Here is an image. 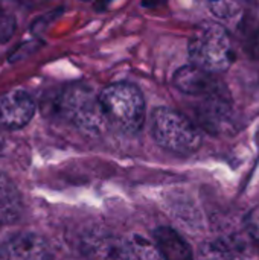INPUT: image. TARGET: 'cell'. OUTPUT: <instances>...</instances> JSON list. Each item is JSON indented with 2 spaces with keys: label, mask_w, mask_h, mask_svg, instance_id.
I'll return each mask as SVG.
<instances>
[{
  "label": "cell",
  "mask_w": 259,
  "mask_h": 260,
  "mask_svg": "<svg viewBox=\"0 0 259 260\" xmlns=\"http://www.w3.org/2000/svg\"><path fill=\"white\" fill-rule=\"evenodd\" d=\"M98 102L105 119L116 129L134 134L145 122L147 107L142 91L128 82H114L107 85L98 96Z\"/></svg>",
  "instance_id": "cell-1"
},
{
  "label": "cell",
  "mask_w": 259,
  "mask_h": 260,
  "mask_svg": "<svg viewBox=\"0 0 259 260\" xmlns=\"http://www.w3.org/2000/svg\"><path fill=\"white\" fill-rule=\"evenodd\" d=\"M189 58L194 66L209 72H226L235 61L234 43L220 24H205L189 40Z\"/></svg>",
  "instance_id": "cell-2"
},
{
  "label": "cell",
  "mask_w": 259,
  "mask_h": 260,
  "mask_svg": "<svg viewBox=\"0 0 259 260\" xmlns=\"http://www.w3.org/2000/svg\"><path fill=\"white\" fill-rule=\"evenodd\" d=\"M151 131L154 140L166 151L174 154H192L202 146V131L182 113L160 107L151 117Z\"/></svg>",
  "instance_id": "cell-3"
},
{
  "label": "cell",
  "mask_w": 259,
  "mask_h": 260,
  "mask_svg": "<svg viewBox=\"0 0 259 260\" xmlns=\"http://www.w3.org/2000/svg\"><path fill=\"white\" fill-rule=\"evenodd\" d=\"M61 114L82 129L98 131L105 123L98 98L81 87L69 88L61 96Z\"/></svg>",
  "instance_id": "cell-4"
},
{
  "label": "cell",
  "mask_w": 259,
  "mask_h": 260,
  "mask_svg": "<svg viewBox=\"0 0 259 260\" xmlns=\"http://www.w3.org/2000/svg\"><path fill=\"white\" fill-rule=\"evenodd\" d=\"M37 105L32 96L21 90H11L0 94V129H20L26 126L34 114Z\"/></svg>",
  "instance_id": "cell-5"
},
{
  "label": "cell",
  "mask_w": 259,
  "mask_h": 260,
  "mask_svg": "<svg viewBox=\"0 0 259 260\" xmlns=\"http://www.w3.org/2000/svg\"><path fill=\"white\" fill-rule=\"evenodd\" d=\"M0 260H50V248L41 236L24 232L0 245Z\"/></svg>",
  "instance_id": "cell-6"
},
{
  "label": "cell",
  "mask_w": 259,
  "mask_h": 260,
  "mask_svg": "<svg viewBox=\"0 0 259 260\" xmlns=\"http://www.w3.org/2000/svg\"><path fill=\"white\" fill-rule=\"evenodd\" d=\"M172 82L180 91L194 96H214L220 90V85L212 73L194 64L180 67L174 73Z\"/></svg>",
  "instance_id": "cell-7"
},
{
  "label": "cell",
  "mask_w": 259,
  "mask_h": 260,
  "mask_svg": "<svg viewBox=\"0 0 259 260\" xmlns=\"http://www.w3.org/2000/svg\"><path fill=\"white\" fill-rule=\"evenodd\" d=\"M154 245L163 260H194L191 247L172 229L160 227L154 232Z\"/></svg>",
  "instance_id": "cell-8"
},
{
  "label": "cell",
  "mask_w": 259,
  "mask_h": 260,
  "mask_svg": "<svg viewBox=\"0 0 259 260\" xmlns=\"http://www.w3.org/2000/svg\"><path fill=\"white\" fill-rule=\"evenodd\" d=\"M198 260H255L253 256L241 245L217 239L205 242L198 250Z\"/></svg>",
  "instance_id": "cell-9"
},
{
  "label": "cell",
  "mask_w": 259,
  "mask_h": 260,
  "mask_svg": "<svg viewBox=\"0 0 259 260\" xmlns=\"http://www.w3.org/2000/svg\"><path fill=\"white\" fill-rule=\"evenodd\" d=\"M84 253L92 260H122V238L89 236L84 239Z\"/></svg>",
  "instance_id": "cell-10"
},
{
  "label": "cell",
  "mask_w": 259,
  "mask_h": 260,
  "mask_svg": "<svg viewBox=\"0 0 259 260\" xmlns=\"http://www.w3.org/2000/svg\"><path fill=\"white\" fill-rule=\"evenodd\" d=\"M21 197L8 175L0 172V222L8 224L21 215Z\"/></svg>",
  "instance_id": "cell-11"
},
{
  "label": "cell",
  "mask_w": 259,
  "mask_h": 260,
  "mask_svg": "<svg viewBox=\"0 0 259 260\" xmlns=\"http://www.w3.org/2000/svg\"><path fill=\"white\" fill-rule=\"evenodd\" d=\"M122 260H160L157 247L142 236L122 238Z\"/></svg>",
  "instance_id": "cell-12"
},
{
  "label": "cell",
  "mask_w": 259,
  "mask_h": 260,
  "mask_svg": "<svg viewBox=\"0 0 259 260\" xmlns=\"http://www.w3.org/2000/svg\"><path fill=\"white\" fill-rule=\"evenodd\" d=\"M246 227L250 233V236L259 244V206L255 207L246 219Z\"/></svg>",
  "instance_id": "cell-13"
},
{
  "label": "cell",
  "mask_w": 259,
  "mask_h": 260,
  "mask_svg": "<svg viewBox=\"0 0 259 260\" xmlns=\"http://www.w3.org/2000/svg\"><path fill=\"white\" fill-rule=\"evenodd\" d=\"M20 2L26 6H38V5H43L49 0H20Z\"/></svg>",
  "instance_id": "cell-14"
},
{
  "label": "cell",
  "mask_w": 259,
  "mask_h": 260,
  "mask_svg": "<svg viewBox=\"0 0 259 260\" xmlns=\"http://www.w3.org/2000/svg\"><path fill=\"white\" fill-rule=\"evenodd\" d=\"M3 137H2V134H0V152H2V149H3Z\"/></svg>",
  "instance_id": "cell-15"
}]
</instances>
